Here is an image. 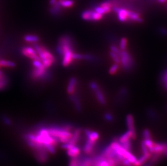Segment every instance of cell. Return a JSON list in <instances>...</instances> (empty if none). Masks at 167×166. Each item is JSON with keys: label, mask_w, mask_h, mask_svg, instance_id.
Returning <instances> with one entry per match:
<instances>
[{"label": "cell", "mask_w": 167, "mask_h": 166, "mask_svg": "<svg viewBox=\"0 0 167 166\" xmlns=\"http://www.w3.org/2000/svg\"><path fill=\"white\" fill-rule=\"evenodd\" d=\"M33 47L37 51L42 63L46 68L48 69L51 67L55 63V57L44 46L35 43L33 45Z\"/></svg>", "instance_id": "6da1fadb"}, {"label": "cell", "mask_w": 167, "mask_h": 166, "mask_svg": "<svg viewBox=\"0 0 167 166\" xmlns=\"http://www.w3.org/2000/svg\"><path fill=\"white\" fill-rule=\"evenodd\" d=\"M74 41L71 36L68 35H64L61 36L56 46V51L59 55L62 57L66 52L74 51Z\"/></svg>", "instance_id": "7a4b0ae2"}, {"label": "cell", "mask_w": 167, "mask_h": 166, "mask_svg": "<svg viewBox=\"0 0 167 166\" xmlns=\"http://www.w3.org/2000/svg\"><path fill=\"white\" fill-rule=\"evenodd\" d=\"M30 77L35 81H43L51 79V73L43 65L41 67H34L30 72Z\"/></svg>", "instance_id": "3957f363"}, {"label": "cell", "mask_w": 167, "mask_h": 166, "mask_svg": "<svg viewBox=\"0 0 167 166\" xmlns=\"http://www.w3.org/2000/svg\"><path fill=\"white\" fill-rule=\"evenodd\" d=\"M120 65L125 72H130L135 66L133 57L128 51H122L120 55Z\"/></svg>", "instance_id": "277c9868"}, {"label": "cell", "mask_w": 167, "mask_h": 166, "mask_svg": "<svg viewBox=\"0 0 167 166\" xmlns=\"http://www.w3.org/2000/svg\"><path fill=\"white\" fill-rule=\"evenodd\" d=\"M90 89L94 93L95 96L99 104L101 105H106L107 103V99L104 92L100 87L97 82L92 81L89 84Z\"/></svg>", "instance_id": "5b68a950"}, {"label": "cell", "mask_w": 167, "mask_h": 166, "mask_svg": "<svg viewBox=\"0 0 167 166\" xmlns=\"http://www.w3.org/2000/svg\"><path fill=\"white\" fill-rule=\"evenodd\" d=\"M81 18L85 21L96 22L102 19L103 15L96 12L95 11L87 10L82 12Z\"/></svg>", "instance_id": "8992f818"}, {"label": "cell", "mask_w": 167, "mask_h": 166, "mask_svg": "<svg viewBox=\"0 0 167 166\" xmlns=\"http://www.w3.org/2000/svg\"><path fill=\"white\" fill-rule=\"evenodd\" d=\"M23 55L32 60H41L37 51L35 49L30 46H24L21 49Z\"/></svg>", "instance_id": "52a82bcc"}, {"label": "cell", "mask_w": 167, "mask_h": 166, "mask_svg": "<svg viewBox=\"0 0 167 166\" xmlns=\"http://www.w3.org/2000/svg\"><path fill=\"white\" fill-rule=\"evenodd\" d=\"M113 10L117 14L119 21L121 22H127L129 21V10L123 8L114 7Z\"/></svg>", "instance_id": "ba28073f"}, {"label": "cell", "mask_w": 167, "mask_h": 166, "mask_svg": "<svg viewBox=\"0 0 167 166\" xmlns=\"http://www.w3.org/2000/svg\"><path fill=\"white\" fill-rule=\"evenodd\" d=\"M96 143V142L87 139L83 147V151L85 154L88 155L93 154Z\"/></svg>", "instance_id": "9c48e42d"}, {"label": "cell", "mask_w": 167, "mask_h": 166, "mask_svg": "<svg viewBox=\"0 0 167 166\" xmlns=\"http://www.w3.org/2000/svg\"><path fill=\"white\" fill-rule=\"evenodd\" d=\"M78 80L76 77H71L68 82L67 86V93L69 95L75 94L78 87Z\"/></svg>", "instance_id": "30bf717a"}, {"label": "cell", "mask_w": 167, "mask_h": 166, "mask_svg": "<svg viewBox=\"0 0 167 166\" xmlns=\"http://www.w3.org/2000/svg\"><path fill=\"white\" fill-rule=\"evenodd\" d=\"M74 51H69L62 56V65L64 67H68L73 62V55Z\"/></svg>", "instance_id": "8fae6325"}, {"label": "cell", "mask_w": 167, "mask_h": 166, "mask_svg": "<svg viewBox=\"0 0 167 166\" xmlns=\"http://www.w3.org/2000/svg\"><path fill=\"white\" fill-rule=\"evenodd\" d=\"M126 124L128 128V130H130L133 134L136 137V133L135 128L134 125V117L132 114H129L126 117Z\"/></svg>", "instance_id": "7c38bea8"}, {"label": "cell", "mask_w": 167, "mask_h": 166, "mask_svg": "<svg viewBox=\"0 0 167 166\" xmlns=\"http://www.w3.org/2000/svg\"><path fill=\"white\" fill-rule=\"evenodd\" d=\"M136 138V137L133 134V133L131 132L130 130H128L123 134L121 135V136L119 137L117 141L120 144H121L128 140H130L131 139H135Z\"/></svg>", "instance_id": "4fadbf2b"}, {"label": "cell", "mask_w": 167, "mask_h": 166, "mask_svg": "<svg viewBox=\"0 0 167 166\" xmlns=\"http://www.w3.org/2000/svg\"><path fill=\"white\" fill-rule=\"evenodd\" d=\"M69 99L70 101L73 103L74 107L76 111L78 112L81 111V109H82L81 103L80 98L78 97V95H76L75 93L72 95H69Z\"/></svg>", "instance_id": "5bb4252c"}, {"label": "cell", "mask_w": 167, "mask_h": 166, "mask_svg": "<svg viewBox=\"0 0 167 166\" xmlns=\"http://www.w3.org/2000/svg\"><path fill=\"white\" fill-rule=\"evenodd\" d=\"M129 91L126 87H122L120 89L116 96V100L119 103H121L126 99L128 96Z\"/></svg>", "instance_id": "9a60e30c"}, {"label": "cell", "mask_w": 167, "mask_h": 166, "mask_svg": "<svg viewBox=\"0 0 167 166\" xmlns=\"http://www.w3.org/2000/svg\"><path fill=\"white\" fill-rule=\"evenodd\" d=\"M67 153L68 156L71 157V158H76L80 155L81 153V149L77 145L73 146L72 147H70L69 148L67 149Z\"/></svg>", "instance_id": "2e32d148"}, {"label": "cell", "mask_w": 167, "mask_h": 166, "mask_svg": "<svg viewBox=\"0 0 167 166\" xmlns=\"http://www.w3.org/2000/svg\"><path fill=\"white\" fill-rule=\"evenodd\" d=\"M85 134L86 136V139L90 140L92 141L96 142L99 139V134L95 131H92L90 130L86 129L85 130Z\"/></svg>", "instance_id": "e0dca14e"}, {"label": "cell", "mask_w": 167, "mask_h": 166, "mask_svg": "<svg viewBox=\"0 0 167 166\" xmlns=\"http://www.w3.org/2000/svg\"><path fill=\"white\" fill-rule=\"evenodd\" d=\"M62 12V7L58 2V0L57 2L53 5H51V8H49V12L53 16H59Z\"/></svg>", "instance_id": "ac0fdd59"}, {"label": "cell", "mask_w": 167, "mask_h": 166, "mask_svg": "<svg viewBox=\"0 0 167 166\" xmlns=\"http://www.w3.org/2000/svg\"><path fill=\"white\" fill-rule=\"evenodd\" d=\"M129 21L137 22V23H142L143 22V20L142 17L138 13L129 10Z\"/></svg>", "instance_id": "d6986e66"}, {"label": "cell", "mask_w": 167, "mask_h": 166, "mask_svg": "<svg viewBox=\"0 0 167 166\" xmlns=\"http://www.w3.org/2000/svg\"><path fill=\"white\" fill-rule=\"evenodd\" d=\"M9 84V80L7 76L0 71V91L5 90Z\"/></svg>", "instance_id": "ffe728a7"}, {"label": "cell", "mask_w": 167, "mask_h": 166, "mask_svg": "<svg viewBox=\"0 0 167 166\" xmlns=\"http://www.w3.org/2000/svg\"><path fill=\"white\" fill-rule=\"evenodd\" d=\"M24 41L27 42L28 43H37L39 41V36H37L36 35H32L29 34L26 35L24 37Z\"/></svg>", "instance_id": "44dd1931"}, {"label": "cell", "mask_w": 167, "mask_h": 166, "mask_svg": "<svg viewBox=\"0 0 167 166\" xmlns=\"http://www.w3.org/2000/svg\"><path fill=\"white\" fill-rule=\"evenodd\" d=\"M62 8H69L72 7L74 5V0H58Z\"/></svg>", "instance_id": "7402d4cb"}, {"label": "cell", "mask_w": 167, "mask_h": 166, "mask_svg": "<svg viewBox=\"0 0 167 166\" xmlns=\"http://www.w3.org/2000/svg\"><path fill=\"white\" fill-rule=\"evenodd\" d=\"M143 142L145 144L146 147L148 148V151H149L150 153L153 154V152H154V146L155 142L153 141L151 139L144 140Z\"/></svg>", "instance_id": "603a6c76"}, {"label": "cell", "mask_w": 167, "mask_h": 166, "mask_svg": "<svg viewBox=\"0 0 167 166\" xmlns=\"http://www.w3.org/2000/svg\"><path fill=\"white\" fill-rule=\"evenodd\" d=\"M0 66L5 67L13 68L16 66V64L12 61L2 59V60H0Z\"/></svg>", "instance_id": "cb8c5ba5"}, {"label": "cell", "mask_w": 167, "mask_h": 166, "mask_svg": "<svg viewBox=\"0 0 167 166\" xmlns=\"http://www.w3.org/2000/svg\"><path fill=\"white\" fill-rule=\"evenodd\" d=\"M82 59L86 60V61H89L91 62H95L97 60V57L91 54V53H85L82 55Z\"/></svg>", "instance_id": "d4e9b609"}, {"label": "cell", "mask_w": 167, "mask_h": 166, "mask_svg": "<svg viewBox=\"0 0 167 166\" xmlns=\"http://www.w3.org/2000/svg\"><path fill=\"white\" fill-rule=\"evenodd\" d=\"M128 45V39L126 37H122L120 41L119 48L121 51L126 50Z\"/></svg>", "instance_id": "484cf974"}, {"label": "cell", "mask_w": 167, "mask_h": 166, "mask_svg": "<svg viewBox=\"0 0 167 166\" xmlns=\"http://www.w3.org/2000/svg\"><path fill=\"white\" fill-rule=\"evenodd\" d=\"M120 67V64L114 63L113 65L111 66V67L109 68V73L110 75H114L116 74L118 71Z\"/></svg>", "instance_id": "4316f807"}, {"label": "cell", "mask_w": 167, "mask_h": 166, "mask_svg": "<svg viewBox=\"0 0 167 166\" xmlns=\"http://www.w3.org/2000/svg\"><path fill=\"white\" fill-rule=\"evenodd\" d=\"M109 55L110 56L112 60L114 61V63L120 65V56L114 53L112 51H110Z\"/></svg>", "instance_id": "83f0119b"}, {"label": "cell", "mask_w": 167, "mask_h": 166, "mask_svg": "<svg viewBox=\"0 0 167 166\" xmlns=\"http://www.w3.org/2000/svg\"><path fill=\"white\" fill-rule=\"evenodd\" d=\"M121 144L124 149H126L128 151L131 152V151H132V144H131L130 140L126 141V142H124L123 144Z\"/></svg>", "instance_id": "f1b7e54d"}, {"label": "cell", "mask_w": 167, "mask_h": 166, "mask_svg": "<svg viewBox=\"0 0 167 166\" xmlns=\"http://www.w3.org/2000/svg\"><path fill=\"white\" fill-rule=\"evenodd\" d=\"M160 81L164 86L167 84V70L164 71L161 76Z\"/></svg>", "instance_id": "f546056e"}, {"label": "cell", "mask_w": 167, "mask_h": 166, "mask_svg": "<svg viewBox=\"0 0 167 166\" xmlns=\"http://www.w3.org/2000/svg\"><path fill=\"white\" fill-rule=\"evenodd\" d=\"M142 137L144 140L151 139V135L150 130L144 129L142 132Z\"/></svg>", "instance_id": "4dcf8cb0"}, {"label": "cell", "mask_w": 167, "mask_h": 166, "mask_svg": "<svg viewBox=\"0 0 167 166\" xmlns=\"http://www.w3.org/2000/svg\"><path fill=\"white\" fill-rule=\"evenodd\" d=\"M110 51H112L114 53H116L117 55L120 56V57L122 51L120 49L119 47H117V46L114 45V44H111V46H110Z\"/></svg>", "instance_id": "1f68e13d"}, {"label": "cell", "mask_w": 167, "mask_h": 166, "mask_svg": "<svg viewBox=\"0 0 167 166\" xmlns=\"http://www.w3.org/2000/svg\"><path fill=\"white\" fill-rule=\"evenodd\" d=\"M103 117H104V119L107 121L111 122L114 120V116H113V114L110 112H106V113H104Z\"/></svg>", "instance_id": "d6a6232c"}, {"label": "cell", "mask_w": 167, "mask_h": 166, "mask_svg": "<svg viewBox=\"0 0 167 166\" xmlns=\"http://www.w3.org/2000/svg\"><path fill=\"white\" fill-rule=\"evenodd\" d=\"M147 114H148V116L150 117L151 118H152L153 119H155V118H157V113L156 112H155V110H154L151 108H150L147 111Z\"/></svg>", "instance_id": "836d02e7"}, {"label": "cell", "mask_w": 167, "mask_h": 166, "mask_svg": "<svg viewBox=\"0 0 167 166\" xmlns=\"http://www.w3.org/2000/svg\"><path fill=\"white\" fill-rule=\"evenodd\" d=\"M82 55L81 53H74L73 55V58L74 60H79L82 59Z\"/></svg>", "instance_id": "e575fe53"}, {"label": "cell", "mask_w": 167, "mask_h": 166, "mask_svg": "<svg viewBox=\"0 0 167 166\" xmlns=\"http://www.w3.org/2000/svg\"><path fill=\"white\" fill-rule=\"evenodd\" d=\"M69 166H78V158H71Z\"/></svg>", "instance_id": "d590c367"}, {"label": "cell", "mask_w": 167, "mask_h": 166, "mask_svg": "<svg viewBox=\"0 0 167 166\" xmlns=\"http://www.w3.org/2000/svg\"><path fill=\"white\" fill-rule=\"evenodd\" d=\"M158 32L161 35L167 36V28L165 27H160L158 28Z\"/></svg>", "instance_id": "8d00e7d4"}, {"label": "cell", "mask_w": 167, "mask_h": 166, "mask_svg": "<svg viewBox=\"0 0 167 166\" xmlns=\"http://www.w3.org/2000/svg\"><path fill=\"white\" fill-rule=\"evenodd\" d=\"M57 0H49V5L51 6V5H55L56 3L57 2Z\"/></svg>", "instance_id": "74e56055"}, {"label": "cell", "mask_w": 167, "mask_h": 166, "mask_svg": "<svg viewBox=\"0 0 167 166\" xmlns=\"http://www.w3.org/2000/svg\"><path fill=\"white\" fill-rule=\"evenodd\" d=\"M158 2L160 3H163L165 2L166 1V0H158Z\"/></svg>", "instance_id": "f35d334b"}, {"label": "cell", "mask_w": 167, "mask_h": 166, "mask_svg": "<svg viewBox=\"0 0 167 166\" xmlns=\"http://www.w3.org/2000/svg\"><path fill=\"white\" fill-rule=\"evenodd\" d=\"M0 67H1V66H0Z\"/></svg>", "instance_id": "ab89813d"}]
</instances>
